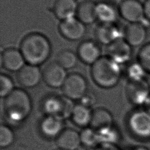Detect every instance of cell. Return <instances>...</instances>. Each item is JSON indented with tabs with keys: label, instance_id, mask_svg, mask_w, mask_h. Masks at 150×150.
<instances>
[{
	"label": "cell",
	"instance_id": "obj_13",
	"mask_svg": "<svg viewBox=\"0 0 150 150\" xmlns=\"http://www.w3.org/2000/svg\"><path fill=\"white\" fill-rule=\"evenodd\" d=\"M96 13L97 20L100 23H116L120 15L118 6L108 0H101L96 2Z\"/></svg>",
	"mask_w": 150,
	"mask_h": 150
},
{
	"label": "cell",
	"instance_id": "obj_22",
	"mask_svg": "<svg viewBox=\"0 0 150 150\" xmlns=\"http://www.w3.org/2000/svg\"><path fill=\"white\" fill-rule=\"evenodd\" d=\"M92 111L89 107L81 104L75 105L71 118L73 122L79 127H87L90 125L91 119Z\"/></svg>",
	"mask_w": 150,
	"mask_h": 150
},
{
	"label": "cell",
	"instance_id": "obj_1",
	"mask_svg": "<svg viewBox=\"0 0 150 150\" xmlns=\"http://www.w3.org/2000/svg\"><path fill=\"white\" fill-rule=\"evenodd\" d=\"M19 50L27 64L39 66L50 57L52 45L46 36L33 32L26 35L22 39Z\"/></svg>",
	"mask_w": 150,
	"mask_h": 150
},
{
	"label": "cell",
	"instance_id": "obj_11",
	"mask_svg": "<svg viewBox=\"0 0 150 150\" xmlns=\"http://www.w3.org/2000/svg\"><path fill=\"white\" fill-rule=\"evenodd\" d=\"M94 35L98 43L108 46L115 40L124 38V30L122 31L116 23H100L96 28Z\"/></svg>",
	"mask_w": 150,
	"mask_h": 150
},
{
	"label": "cell",
	"instance_id": "obj_17",
	"mask_svg": "<svg viewBox=\"0 0 150 150\" xmlns=\"http://www.w3.org/2000/svg\"><path fill=\"white\" fill-rule=\"evenodd\" d=\"M113 118L109 111L104 108H97L92 111L90 127L97 132L112 127Z\"/></svg>",
	"mask_w": 150,
	"mask_h": 150
},
{
	"label": "cell",
	"instance_id": "obj_25",
	"mask_svg": "<svg viewBox=\"0 0 150 150\" xmlns=\"http://www.w3.org/2000/svg\"><path fill=\"white\" fill-rule=\"evenodd\" d=\"M80 134L81 144L92 148L100 144L98 133L91 128H85Z\"/></svg>",
	"mask_w": 150,
	"mask_h": 150
},
{
	"label": "cell",
	"instance_id": "obj_5",
	"mask_svg": "<svg viewBox=\"0 0 150 150\" xmlns=\"http://www.w3.org/2000/svg\"><path fill=\"white\" fill-rule=\"evenodd\" d=\"M62 88L65 97L71 100H80L87 93V83L80 74L71 73L67 76Z\"/></svg>",
	"mask_w": 150,
	"mask_h": 150
},
{
	"label": "cell",
	"instance_id": "obj_12",
	"mask_svg": "<svg viewBox=\"0 0 150 150\" xmlns=\"http://www.w3.org/2000/svg\"><path fill=\"white\" fill-rule=\"evenodd\" d=\"M146 37V28L142 22L128 23L124 29V39L132 47H141Z\"/></svg>",
	"mask_w": 150,
	"mask_h": 150
},
{
	"label": "cell",
	"instance_id": "obj_27",
	"mask_svg": "<svg viewBox=\"0 0 150 150\" xmlns=\"http://www.w3.org/2000/svg\"><path fill=\"white\" fill-rule=\"evenodd\" d=\"M150 74V42L143 45L137 53V60Z\"/></svg>",
	"mask_w": 150,
	"mask_h": 150
},
{
	"label": "cell",
	"instance_id": "obj_30",
	"mask_svg": "<svg viewBox=\"0 0 150 150\" xmlns=\"http://www.w3.org/2000/svg\"><path fill=\"white\" fill-rule=\"evenodd\" d=\"M100 144H114L119 140L120 134L118 132L113 128V127L107 130L98 132Z\"/></svg>",
	"mask_w": 150,
	"mask_h": 150
},
{
	"label": "cell",
	"instance_id": "obj_2",
	"mask_svg": "<svg viewBox=\"0 0 150 150\" xmlns=\"http://www.w3.org/2000/svg\"><path fill=\"white\" fill-rule=\"evenodd\" d=\"M91 75L98 86L104 88H112L117 84L121 78L120 64L107 55L101 56L91 65Z\"/></svg>",
	"mask_w": 150,
	"mask_h": 150
},
{
	"label": "cell",
	"instance_id": "obj_34",
	"mask_svg": "<svg viewBox=\"0 0 150 150\" xmlns=\"http://www.w3.org/2000/svg\"><path fill=\"white\" fill-rule=\"evenodd\" d=\"M76 150H96V149H94V148L87 146L81 144Z\"/></svg>",
	"mask_w": 150,
	"mask_h": 150
},
{
	"label": "cell",
	"instance_id": "obj_10",
	"mask_svg": "<svg viewBox=\"0 0 150 150\" xmlns=\"http://www.w3.org/2000/svg\"><path fill=\"white\" fill-rule=\"evenodd\" d=\"M67 76L66 70L56 61L49 63L42 71V78L46 84L55 88L62 87Z\"/></svg>",
	"mask_w": 150,
	"mask_h": 150
},
{
	"label": "cell",
	"instance_id": "obj_33",
	"mask_svg": "<svg viewBox=\"0 0 150 150\" xmlns=\"http://www.w3.org/2000/svg\"><path fill=\"white\" fill-rule=\"evenodd\" d=\"M96 150H120L115 145L110 144H100Z\"/></svg>",
	"mask_w": 150,
	"mask_h": 150
},
{
	"label": "cell",
	"instance_id": "obj_28",
	"mask_svg": "<svg viewBox=\"0 0 150 150\" xmlns=\"http://www.w3.org/2000/svg\"><path fill=\"white\" fill-rule=\"evenodd\" d=\"M15 139V135L12 129L6 125L0 127V146L6 148L11 145Z\"/></svg>",
	"mask_w": 150,
	"mask_h": 150
},
{
	"label": "cell",
	"instance_id": "obj_6",
	"mask_svg": "<svg viewBox=\"0 0 150 150\" xmlns=\"http://www.w3.org/2000/svg\"><path fill=\"white\" fill-rule=\"evenodd\" d=\"M126 93L132 104L144 107L150 97V86L146 79L139 81L128 80Z\"/></svg>",
	"mask_w": 150,
	"mask_h": 150
},
{
	"label": "cell",
	"instance_id": "obj_18",
	"mask_svg": "<svg viewBox=\"0 0 150 150\" xmlns=\"http://www.w3.org/2000/svg\"><path fill=\"white\" fill-rule=\"evenodd\" d=\"M56 143L59 148L76 150L81 145L80 134L73 129H64L56 138Z\"/></svg>",
	"mask_w": 150,
	"mask_h": 150
},
{
	"label": "cell",
	"instance_id": "obj_31",
	"mask_svg": "<svg viewBox=\"0 0 150 150\" xmlns=\"http://www.w3.org/2000/svg\"><path fill=\"white\" fill-rule=\"evenodd\" d=\"M80 100L81 101L80 104L86 107H90L94 104L96 101V98L93 94L86 93V94Z\"/></svg>",
	"mask_w": 150,
	"mask_h": 150
},
{
	"label": "cell",
	"instance_id": "obj_4",
	"mask_svg": "<svg viewBox=\"0 0 150 150\" xmlns=\"http://www.w3.org/2000/svg\"><path fill=\"white\" fill-rule=\"evenodd\" d=\"M127 125L131 132L136 137L150 138V113L145 109H137L128 116Z\"/></svg>",
	"mask_w": 150,
	"mask_h": 150
},
{
	"label": "cell",
	"instance_id": "obj_36",
	"mask_svg": "<svg viewBox=\"0 0 150 150\" xmlns=\"http://www.w3.org/2000/svg\"><path fill=\"white\" fill-rule=\"evenodd\" d=\"M133 150H149L147 148L143 146H139L134 148Z\"/></svg>",
	"mask_w": 150,
	"mask_h": 150
},
{
	"label": "cell",
	"instance_id": "obj_35",
	"mask_svg": "<svg viewBox=\"0 0 150 150\" xmlns=\"http://www.w3.org/2000/svg\"><path fill=\"white\" fill-rule=\"evenodd\" d=\"M144 108L148 112H149L150 113V97H149V99L148 100V101H146V104L144 105Z\"/></svg>",
	"mask_w": 150,
	"mask_h": 150
},
{
	"label": "cell",
	"instance_id": "obj_29",
	"mask_svg": "<svg viewBox=\"0 0 150 150\" xmlns=\"http://www.w3.org/2000/svg\"><path fill=\"white\" fill-rule=\"evenodd\" d=\"M14 83L12 79L5 74L0 75V96L5 98L14 90Z\"/></svg>",
	"mask_w": 150,
	"mask_h": 150
},
{
	"label": "cell",
	"instance_id": "obj_26",
	"mask_svg": "<svg viewBox=\"0 0 150 150\" xmlns=\"http://www.w3.org/2000/svg\"><path fill=\"white\" fill-rule=\"evenodd\" d=\"M147 74L145 69L138 61L131 63L127 69L128 80L131 81L145 80Z\"/></svg>",
	"mask_w": 150,
	"mask_h": 150
},
{
	"label": "cell",
	"instance_id": "obj_24",
	"mask_svg": "<svg viewBox=\"0 0 150 150\" xmlns=\"http://www.w3.org/2000/svg\"><path fill=\"white\" fill-rule=\"evenodd\" d=\"M79 57L70 50L65 49L60 52L56 57V62L66 70L72 69L77 63Z\"/></svg>",
	"mask_w": 150,
	"mask_h": 150
},
{
	"label": "cell",
	"instance_id": "obj_8",
	"mask_svg": "<svg viewBox=\"0 0 150 150\" xmlns=\"http://www.w3.org/2000/svg\"><path fill=\"white\" fill-rule=\"evenodd\" d=\"M86 26L76 16L62 21L59 25V31L65 39L76 41L81 39L86 33Z\"/></svg>",
	"mask_w": 150,
	"mask_h": 150
},
{
	"label": "cell",
	"instance_id": "obj_23",
	"mask_svg": "<svg viewBox=\"0 0 150 150\" xmlns=\"http://www.w3.org/2000/svg\"><path fill=\"white\" fill-rule=\"evenodd\" d=\"M63 106V97L49 96L43 101L42 108L47 115L60 116Z\"/></svg>",
	"mask_w": 150,
	"mask_h": 150
},
{
	"label": "cell",
	"instance_id": "obj_21",
	"mask_svg": "<svg viewBox=\"0 0 150 150\" xmlns=\"http://www.w3.org/2000/svg\"><path fill=\"white\" fill-rule=\"evenodd\" d=\"M96 2L91 0H86L79 4L76 17L86 25H91L96 20Z\"/></svg>",
	"mask_w": 150,
	"mask_h": 150
},
{
	"label": "cell",
	"instance_id": "obj_20",
	"mask_svg": "<svg viewBox=\"0 0 150 150\" xmlns=\"http://www.w3.org/2000/svg\"><path fill=\"white\" fill-rule=\"evenodd\" d=\"M63 120L59 115H46L40 124L41 132L47 138H57L64 129Z\"/></svg>",
	"mask_w": 150,
	"mask_h": 150
},
{
	"label": "cell",
	"instance_id": "obj_3",
	"mask_svg": "<svg viewBox=\"0 0 150 150\" xmlns=\"http://www.w3.org/2000/svg\"><path fill=\"white\" fill-rule=\"evenodd\" d=\"M4 106L7 118L15 123L24 121L29 115L32 107L29 95L21 88H15L5 98Z\"/></svg>",
	"mask_w": 150,
	"mask_h": 150
},
{
	"label": "cell",
	"instance_id": "obj_9",
	"mask_svg": "<svg viewBox=\"0 0 150 150\" xmlns=\"http://www.w3.org/2000/svg\"><path fill=\"white\" fill-rule=\"evenodd\" d=\"M106 52L107 56L121 65L130 60L132 55V47L122 38L107 46Z\"/></svg>",
	"mask_w": 150,
	"mask_h": 150
},
{
	"label": "cell",
	"instance_id": "obj_15",
	"mask_svg": "<svg viewBox=\"0 0 150 150\" xmlns=\"http://www.w3.org/2000/svg\"><path fill=\"white\" fill-rule=\"evenodd\" d=\"M1 64L9 71H19L26 64V61L19 49L14 47L5 49L1 53Z\"/></svg>",
	"mask_w": 150,
	"mask_h": 150
},
{
	"label": "cell",
	"instance_id": "obj_14",
	"mask_svg": "<svg viewBox=\"0 0 150 150\" xmlns=\"http://www.w3.org/2000/svg\"><path fill=\"white\" fill-rule=\"evenodd\" d=\"M77 54L81 62L90 65H93L102 56L98 44L92 40L82 42L77 47Z\"/></svg>",
	"mask_w": 150,
	"mask_h": 150
},
{
	"label": "cell",
	"instance_id": "obj_37",
	"mask_svg": "<svg viewBox=\"0 0 150 150\" xmlns=\"http://www.w3.org/2000/svg\"><path fill=\"white\" fill-rule=\"evenodd\" d=\"M54 150H64V149H60V148H57V149H54Z\"/></svg>",
	"mask_w": 150,
	"mask_h": 150
},
{
	"label": "cell",
	"instance_id": "obj_19",
	"mask_svg": "<svg viewBox=\"0 0 150 150\" xmlns=\"http://www.w3.org/2000/svg\"><path fill=\"white\" fill-rule=\"evenodd\" d=\"M78 6L77 0H56L52 10L55 16L62 21L75 17Z\"/></svg>",
	"mask_w": 150,
	"mask_h": 150
},
{
	"label": "cell",
	"instance_id": "obj_32",
	"mask_svg": "<svg viewBox=\"0 0 150 150\" xmlns=\"http://www.w3.org/2000/svg\"><path fill=\"white\" fill-rule=\"evenodd\" d=\"M143 4L145 19L150 22V0H145Z\"/></svg>",
	"mask_w": 150,
	"mask_h": 150
},
{
	"label": "cell",
	"instance_id": "obj_7",
	"mask_svg": "<svg viewBox=\"0 0 150 150\" xmlns=\"http://www.w3.org/2000/svg\"><path fill=\"white\" fill-rule=\"evenodd\" d=\"M118 10L120 16L128 23L142 22L145 19L144 4L139 0H122Z\"/></svg>",
	"mask_w": 150,
	"mask_h": 150
},
{
	"label": "cell",
	"instance_id": "obj_16",
	"mask_svg": "<svg viewBox=\"0 0 150 150\" xmlns=\"http://www.w3.org/2000/svg\"><path fill=\"white\" fill-rule=\"evenodd\" d=\"M42 78V72L38 66L26 64L16 75L18 83L26 88L36 86Z\"/></svg>",
	"mask_w": 150,
	"mask_h": 150
}]
</instances>
